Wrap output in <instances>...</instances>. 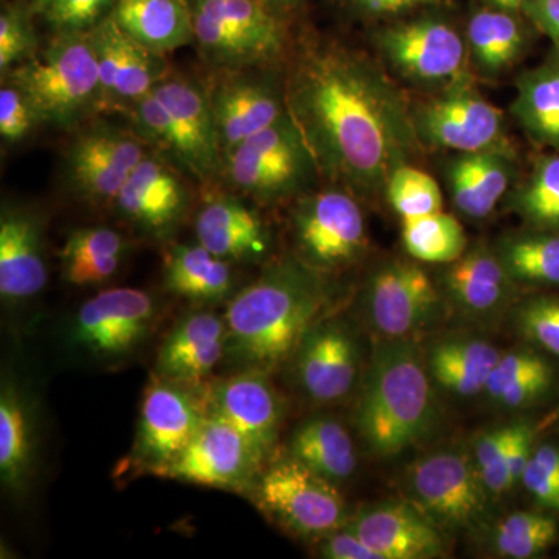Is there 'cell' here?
Wrapping results in <instances>:
<instances>
[{"mask_svg": "<svg viewBox=\"0 0 559 559\" xmlns=\"http://www.w3.org/2000/svg\"><path fill=\"white\" fill-rule=\"evenodd\" d=\"M385 193L401 218L429 215L441 210L439 183L428 173L407 164L401 165L390 176Z\"/></svg>", "mask_w": 559, "mask_h": 559, "instance_id": "43", "label": "cell"}, {"mask_svg": "<svg viewBox=\"0 0 559 559\" xmlns=\"http://www.w3.org/2000/svg\"><path fill=\"white\" fill-rule=\"evenodd\" d=\"M502 263L511 277L559 285V235H532L503 246Z\"/></svg>", "mask_w": 559, "mask_h": 559, "instance_id": "39", "label": "cell"}, {"mask_svg": "<svg viewBox=\"0 0 559 559\" xmlns=\"http://www.w3.org/2000/svg\"><path fill=\"white\" fill-rule=\"evenodd\" d=\"M210 417L238 430L259 451L270 457L277 441L283 404L266 371L238 370L207 385Z\"/></svg>", "mask_w": 559, "mask_h": 559, "instance_id": "17", "label": "cell"}, {"mask_svg": "<svg viewBox=\"0 0 559 559\" xmlns=\"http://www.w3.org/2000/svg\"><path fill=\"white\" fill-rule=\"evenodd\" d=\"M186 173L167 157L151 151L120 190L114 210L142 237L170 241L189 216L190 190Z\"/></svg>", "mask_w": 559, "mask_h": 559, "instance_id": "15", "label": "cell"}, {"mask_svg": "<svg viewBox=\"0 0 559 559\" xmlns=\"http://www.w3.org/2000/svg\"><path fill=\"white\" fill-rule=\"evenodd\" d=\"M130 241L108 226L79 227L70 231L60 252L62 278L73 286H97L120 270Z\"/></svg>", "mask_w": 559, "mask_h": 559, "instance_id": "30", "label": "cell"}, {"mask_svg": "<svg viewBox=\"0 0 559 559\" xmlns=\"http://www.w3.org/2000/svg\"><path fill=\"white\" fill-rule=\"evenodd\" d=\"M38 112L25 92L13 81L2 79L0 87V138L7 145L24 142L40 127Z\"/></svg>", "mask_w": 559, "mask_h": 559, "instance_id": "44", "label": "cell"}, {"mask_svg": "<svg viewBox=\"0 0 559 559\" xmlns=\"http://www.w3.org/2000/svg\"><path fill=\"white\" fill-rule=\"evenodd\" d=\"M250 495L264 513L300 535H325L344 522L345 503L336 484L294 457L261 471Z\"/></svg>", "mask_w": 559, "mask_h": 559, "instance_id": "10", "label": "cell"}, {"mask_svg": "<svg viewBox=\"0 0 559 559\" xmlns=\"http://www.w3.org/2000/svg\"><path fill=\"white\" fill-rule=\"evenodd\" d=\"M522 11L544 35L549 36L559 57V0H527Z\"/></svg>", "mask_w": 559, "mask_h": 559, "instance_id": "50", "label": "cell"}, {"mask_svg": "<svg viewBox=\"0 0 559 559\" xmlns=\"http://www.w3.org/2000/svg\"><path fill=\"white\" fill-rule=\"evenodd\" d=\"M532 429L525 425L514 426L509 450L491 465L480 468L481 484L495 492L507 491L522 479L525 466L532 457Z\"/></svg>", "mask_w": 559, "mask_h": 559, "instance_id": "45", "label": "cell"}, {"mask_svg": "<svg viewBox=\"0 0 559 559\" xmlns=\"http://www.w3.org/2000/svg\"><path fill=\"white\" fill-rule=\"evenodd\" d=\"M428 374L407 345H389L374 355L358 421L364 440L382 457L399 455L425 432L430 417Z\"/></svg>", "mask_w": 559, "mask_h": 559, "instance_id": "4", "label": "cell"}, {"mask_svg": "<svg viewBox=\"0 0 559 559\" xmlns=\"http://www.w3.org/2000/svg\"><path fill=\"white\" fill-rule=\"evenodd\" d=\"M509 271L502 260L485 250H474L455 260L447 275L451 293L471 310L484 311L496 307L507 288Z\"/></svg>", "mask_w": 559, "mask_h": 559, "instance_id": "36", "label": "cell"}, {"mask_svg": "<svg viewBox=\"0 0 559 559\" xmlns=\"http://www.w3.org/2000/svg\"><path fill=\"white\" fill-rule=\"evenodd\" d=\"M36 13L32 0H3L0 11V73L22 64L39 50L38 33L33 25Z\"/></svg>", "mask_w": 559, "mask_h": 559, "instance_id": "42", "label": "cell"}, {"mask_svg": "<svg viewBox=\"0 0 559 559\" xmlns=\"http://www.w3.org/2000/svg\"><path fill=\"white\" fill-rule=\"evenodd\" d=\"M551 370L533 353L514 352L500 356L489 373L485 392L509 407L532 403L549 389Z\"/></svg>", "mask_w": 559, "mask_h": 559, "instance_id": "37", "label": "cell"}, {"mask_svg": "<svg viewBox=\"0 0 559 559\" xmlns=\"http://www.w3.org/2000/svg\"><path fill=\"white\" fill-rule=\"evenodd\" d=\"M186 2H187V3H190V2H191V0H186Z\"/></svg>", "mask_w": 559, "mask_h": 559, "instance_id": "57", "label": "cell"}, {"mask_svg": "<svg viewBox=\"0 0 559 559\" xmlns=\"http://www.w3.org/2000/svg\"><path fill=\"white\" fill-rule=\"evenodd\" d=\"M290 457L336 484L356 468V452L347 429L333 418H312L294 432Z\"/></svg>", "mask_w": 559, "mask_h": 559, "instance_id": "33", "label": "cell"}, {"mask_svg": "<svg viewBox=\"0 0 559 559\" xmlns=\"http://www.w3.org/2000/svg\"><path fill=\"white\" fill-rule=\"evenodd\" d=\"M49 282L46 223L38 210L3 202L0 212V297L22 304Z\"/></svg>", "mask_w": 559, "mask_h": 559, "instance_id": "19", "label": "cell"}, {"mask_svg": "<svg viewBox=\"0 0 559 559\" xmlns=\"http://www.w3.org/2000/svg\"><path fill=\"white\" fill-rule=\"evenodd\" d=\"M349 2H352L356 9L366 11L367 7H369L373 0H349Z\"/></svg>", "mask_w": 559, "mask_h": 559, "instance_id": "56", "label": "cell"}, {"mask_svg": "<svg viewBox=\"0 0 559 559\" xmlns=\"http://www.w3.org/2000/svg\"><path fill=\"white\" fill-rule=\"evenodd\" d=\"M510 180L511 164L506 151L463 153L450 171L452 200L471 218H485L506 194Z\"/></svg>", "mask_w": 559, "mask_h": 559, "instance_id": "31", "label": "cell"}, {"mask_svg": "<svg viewBox=\"0 0 559 559\" xmlns=\"http://www.w3.org/2000/svg\"><path fill=\"white\" fill-rule=\"evenodd\" d=\"M234 266L198 241L197 245H173L164 260V288L193 304H219L235 294Z\"/></svg>", "mask_w": 559, "mask_h": 559, "instance_id": "28", "label": "cell"}, {"mask_svg": "<svg viewBox=\"0 0 559 559\" xmlns=\"http://www.w3.org/2000/svg\"><path fill=\"white\" fill-rule=\"evenodd\" d=\"M513 432L514 426H507V428L492 430L481 437L476 447L477 465L485 468L502 457L503 452L509 450Z\"/></svg>", "mask_w": 559, "mask_h": 559, "instance_id": "51", "label": "cell"}, {"mask_svg": "<svg viewBox=\"0 0 559 559\" xmlns=\"http://www.w3.org/2000/svg\"><path fill=\"white\" fill-rule=\"evenodd\" d=\"M349 530L381 559L430 558L441 549L437 530L407 506L367 510Z\"/></svg>", "mask_w": 559, "mask_h": 559, "instance_id": "27", "label": "cell"}, {"mask_svg": "<svg viewBox=\"0 0 559 559\" xmlns=\"http://www.w3.org/2000/svg\"><path fill=\"white\" fill-rule=\"evenodd\" d=\"M322 554L323 557L331 559H381L380 555L370 549L352 530L329 536L323 544Z\"/></svg>", "mask_w": 559, "mask_h": 559, "instance_id": "49", "label": "cell"}, {"mask_svg": "<svg viewBox=\"0 0 559 559\" xmlns=\"http://www.w3.org/2000/svg\"><path fill=\"white\" fill-rule=\"evenodd\" d=\"M117 0H51L40 16L53 32H90L112 13Z\"/></svg>", "mask_w": 559, "mask_h": 559, "instance_id": "46", "label": "cell"}, {"mask_svg": "<svg viewBox=\"0 0 559 559\" xmlns=\"http://www.w3.org/2000/svg\"><path fill=\"white\" fill-rule=\"evenodd\" d=\"M263 2L270 3L274 9L282 10L288 9V7L296 5L300 0H263Z\"/></svg>", "mask_w": 559, "mask_h": 559, "instance_id": "54", "label": "cell"}, {"mask_svg": "<svg viewBox=\"0 0 559 559\" xmlns=\"http://www.w3.org/2000/svg\"><path fill=\"white\" fill-rule=\"evenodd\" d=\"M286 105L319 175L353 193L385 190L414 153V117L377 64L344 47H308L285 81Z\"/></svg>", "mask_w": 559, "mask_h": 559, "instance_id": "1", "label": "cell"}, {"mask_svg": "<svg viewBox=\"0 0 559 559\" xmlns=\"http://www.w3.org/2000/svg\"><path fill=\"white\" fill-rule=\"evenodd\" d=\"M207 91L223 157L289 114L285 83L270 68L221 70Z\"/></svg>", "mask_w": 559, "mask_h": 559, "instance_id": "14", "label": "cell"}, {"mask_svg": "<svg viewBox=\"0 0 559 559\" xmlns=\"http://www.w3.org/2000/svg\"><path fill=\"white\" fill-rule=\"evenodd\" d=\"M131 127L92 119L76 128L66 150L64 176L72 193L92 207H112L132 171L151 153Z\"/></svg>", "mask_w": 559, "mask_h": 559, "instance_id": "8", "label": "cell"}, {"mask_svg": "<svg viewBox=\"0 0 559 559\" xmlns=\"http://www.w3.org/2000/svg\"><path fill=\"white\" fill-rule=\"evenodd\" d=\"M90 33L100 72L103 114L127 116L135 103L170 75L165 55L132 39L110 14Z\"/></svg>", "mask_w": 559, "mask_h": 559, "instance_id": "16", "label": "cell"}, {"mask_svg": "<svg viewBox=\"0 0 559 559\" xmlns=\"http://www.w3.org/2000/svg\"><path fill=\"white\" fill-rule=\"evenodd\" d=\"M481 479L468 459L455 452H440L417 463L412 487L423 506L452 525H468L485 507Z\"/></svg>", "mask_w": 559, "mask_h": 559, "instance_id": "25", "label": "cell"}, {"mask_svg": "<svg viewBox=\"0 0 559 559\" xmlns=\"http://www.w3.org/2000/svg\"><path fill=\"white\" fill-rule=\"evenodd\" d=\"M404 248L415 260L425 263H454L466 246L462 224L448 213L403 218Z\"/></svg>", "mask_w": 559, "mask_h": 559, "instance_id": "38", "label": "cell"}, {"mask_svg": "<svg viewBox=\"0 0 559 559\" xmlns=\"http://www.w3.org/2000/svg\"><path fill=\"white\" fill-rule=\"evenodd\" d=\"M153 94L170 117L173 164L202 186L219 180L223 150L207 84L170 73L157 84Z\"/></svg>", "mask_w": 559, "mask_h": 559, "instance_id": "12", "label": "cell"}, {"mask_svg": "<svg viewBox=\"0 0 559 559\" xmlns=\"http://www.w3.org/2000/svg\"><path fill=\"white\" fill-rule=\"evenodd\" d=\"M425 2L428 0H373L366 11L370 14H393L414 9Z\"/></svg>", "mask_w": 559, "mask_h": 559, "instance_id": "52", "label": "cell"}, {"mask_svg": "<svg viewBox=\"0 0 559 559\" xmlns=\"http://www.w3.org/2000/svg\"><path fill=\"white\" fill-rule=\"evenodd\" d=\"M197 241L231 264L260 263L270 255V227L246 198L237 193L213 194L194 219Z\"/></svg>", "mask_w": 559, "mask_h": 559, "instance_id": "21", "label": "cell"}, {"mask_svg": "<svg viewBox=\"0 0 559 559\" xmlns=\"http://www.w3.org/2000/svg\"><path fill=\"white\" fill-rule=\"evenodd\" d=\"M51 0H32L33 7H35L36 13L43 14L47 7L50 5Z\"/></svg>", "mask_w": 559, "mask_h": 559, "instance_id": "55", "label": "cell"}, {"mask_svg": "<svg viewBox=\"0 0 559 559\" xmlns=\"http://www.w3.org/2000/svg\"><path fill=\"white\" fill-rule=\"evenodd\" d=\"M226 320L213 311H191L173 326L157 352L154 374L202 385L226 358Z\"/></svg>", "mask_w": 559, "mask_h": 559, "instance_id": "23", "label": "cell"}, {"mask_svg": "<svg viewBox=\"0 0 559 559\" xmlns=\"http://www.w3.org/2000/svg\"><path fill=\"white\" fill-rule=\"evenodd\" d=\"M39 426L35 401L11 374L0 385V480L14 498L31 489L38 462Z\"/></svg>", "mask_w": 559, "mask_h": 559, "instance_id": "24", "label": "cell"}, {"mask_svg": "<svg viewBox=\"0 0 559 559\" xmlns=\"http://www.w3.org/2000/svg\"><path fill=\"white\" fill-rule=\"evenodd\" d=\"M385 58L401 75L421 83H443L460 75L465 44L450 24L417 20L393 25L381 33Z\"/></svg>", "mask_w": 559, "mask_h": 559, "instance_id": "20", "label": "cell"}, {"mask_svg": "<svg viewBox=\"0 0 559 559\" xmlns=\"http://www.w3.org/2000/svg\"><path fill=\"white\" fill-rule=\"evenodd\" d=\"M297 355V377L310 399L331 403L344 399L355 384L358 352L348 331L323 323L308 331Z\"/></svg>", "mask_w": 559, "mask_h": 559, "instance_id": "26", "label": "cell"}, {"mask_svg": "<svg viewBox=\"0 0 559 559\" xmlns=\"http://www.w3.org/2000/svg\"><path fill=\"white\" fill-rule=\"evenodd\" d=\"M316 175L314 157L288 114L224 154L221 180L246 200L275 204L300 194Z\"/></svg>", "mask_w": 559, "mask_h": 559, "instance_id": "6", "label": "cell"}, {"mask_svg": "<svg viewBox=\"0 0 559 559\" xmlns=\"http://www.w3.org/2000/svg\"><path fill=\"white\" fill-rule=\"evenodd\" d=\"M110 16L128 36L157 53L193 43V17L186 0H117Z\"/></svg>", "mask_w": 559, "mask_h": 559, "instance_id": "29", "label": "cell"}, {"mask_svg": "<svg viewBox=\"0 0 559 559\" xmlns=\"http://www.w3.org/2000/svg\"><path fill=\"white\" fill-rule=\"evenodd\" d=\"M489 2H491L492 5L498 7V9L516 11L522 10V7H524V3L527 2V0H489Z\"/></svg>", "mask_w": 559, "mask_h": 559, "instance_id": "53", "label": "cell"}, {"mask_svg": "<svg viewBox=\"0 0 559 559\" xmlns=\"http://www.w3.org/2000/svg\"><path fill=\"white\" fill-rule=\"evenodd\" d=\"M521 329L525 334L559 358V299H536L521 311Z\"/></svg>", "mask_w": 559, "mask_h": 559, "instance_id": "48", "label": "cell"}, {"mask_svg": "<svg viewBox=\"0 0 559 559\" xmlns=\"http://www.w3.org/2000/svg\"><path fill=\"white\" fill-rule=\"evenodd\" d=\"M43 124L73 130L103 114L100 72L90 32H53L49 43L11 69Z\"/></svg>", "mask_w": 559, "mask_h": 559, "instance_id": "3", "label": "cell"}, {"mask_svg": "<svg viewBox=\"0 0 559 559\" xmlns=\"http://www.w3.org/2000/svg\"><path fill=\"white\" fill-rule=\"evenodd\" d=\"M329 300L320 271L299 259L271 264L227 304L226 362L271 371L297 352Z\"/></svg>", "mask_w": 559, "mask_h": 559, "instance_id": "2", "label": "cell"}, {"mask_svg": "<svg viewBox=\"0 0 559 559\" xmlns=\"http://www.w3.org/2000/svg\"><path fill=\"white\" fill-rule=\"evenodd\" d=\"M414 123L417 134L441 148L460 153L502 150V112L469 90L448 92L429 102Z\"/></svg>", "mask_w": 559, "mask_h": 559, "instance_id": "18", "label": "cell"}, {"mask_svg": "<svg viewBox=\"0 0 559 559\" xmlns=\"http://www.w3.org/2000/svg\"><path fill=\"white\" fill-rule=\"evenodd\" d=\"M499 358L498 348L488 342H448L433 349L430 369L443 388L469 396L487 388L489 373Z\"/></svg>", "mask_w": 559, "mask_h": 559, "instance_id": "34", "label": "cell"}, {"mask_svg": "<svg viewBox=\"0 0 559 559\" xmlns=\"http://www.w3.org/2000/svg\"><path fill=\"white\" fill-rule=\"evenodd\" d=\"M513 11L480 10L471 17L468 44L474 61L484 72L498 73L510 68L525 46L524 27Z\"/></svg>", "mask_w": 559, "mask_h": 559, "instance_id": "35", "label": "cell"}, {"mask_svg": "<svg viewBox=\"0 0 559 559\" xmlns=\"http://www.w3.org/2000/svg\"><path fill=\"white\" fill-rule=\"evenodd\" d=\"M557 538L558 525L551 518L518 511L500 522L496 546L503 557L528 559L549 549Z\"/></svg>", "mask_w": 559, "mask_h": 559, "instance_id": "41", "label": "cell"}, {"mask_svg": "<svg viewBox=\"0 0 559 559\" xmlns=\"http://www.w3.org/2000/svg\"><path fill=\"white\" fill-rule=\"evenodd\" d=\"M522 484L539 503L547 509L559 511V450L544 444L533 452Z\"/></svg>", "mask_w": 559, "mask_h": 559, "instance_id": "47", "label": "cell"}, {"mask_svg": "<svg viewBox=\"0 0 559 559\" xmlns=\"http://www.w3.org/2000/svg\"><path fill=\"white\" fill-rule=\"evenodd\" d=\"M293 234L299 260L320 272L344 266L366 245L358 202L337 189L301 194L293 213Z\"/></svg>", "mask_w": 559, "mask_h": 559, "instance_id": "11", "label": "cell"}, {"mask_svg": "<svg viewBox=\"0 0 559 559\" xmlns=\"http://www.w3.org/2000/svg\"><path fill=\"white\" fill-rule=\"evenodd\" d=\"M207 417V385L153 374L143 392L130 465L157 476L186 450Z\"/></svg>", "mask_w": 559, "mask_h": 559, "instance_id": "9", "label": "cell"}, {"mask_svg": "<svg viewBox=\"0 0 559 559\" xmlns=\"http://www.w3.org/2000/svg\"><path fill=\"white\" fill-rule=\"evenodd\" d=\"M264 462L238 430L209 415L186 450L157 477L250 495Z\"/></svg>", "mask_w": 559, "mask_h": 559, "instance_id": "13", "label": "cell"}, {"mask_svg": "<svg viewBox=\"0 0 559 559\" xmlns=\"http://www.w3.org/2000/svg\"><path fill=\"white\" fill-rule=\"evenodd\" d=\"M513 116L533 142L559 153V57L522 73Z\"/></svg>", "mask_w": 559, "mask_h": 559, "instance_id": "32", "label": "cell"}, {"mask_svg": "<svg viewBox=\"0 0 559 559\" xmlns=\"http://www.w3.org/2000/svg\"><path fill=\"white\" fill-rule=\"evenodd\" d=\"M522 215L546 229H559V153L543 157L516 194Z\"/></svg>", "mask_w": 559, "mask_h": 559, "instance_id": "40", "label": "cell"}, {"mask_svg": "<svg viewBox=\"0 0 559 559\" xmlns=\"http://www.w3.org/2000/svg\"><path fill=\"white\" fill-rule=\"evenodd\" d=\"M193 43L215 72L271 68L288 47L278 10L263 0H191Z\"/></svg>", "mask_w": 559, "mask_h": 559, "instance_id": "5", "label": "cell"}, {"mask_svg": "<svg viewBox=\"0 0 559 559\" xmlns=\"http://www.w3.org/2000/svg\"><path fill=\"white\" fill-rule=\"evenodd\" d=\"M436 286L418 264L393 261L374 272L369 285V311L378 331L401 337L421 325L436 308Z\"/></svg>", "mask_w": 559, "mask_h": 559, "instance_id": "22", "label": "cell"}, {"mask_svg": "<svg viewBox=\"0 0 559 559\" xmlns=\"http://www.w3.org/2000/svg\"><path fill=\"white\" fill-rule=\"evenodd\" d=\"M159 316V301L148 290L106 289L84 301L72 316L66 344L94 362H121L150 341Z\"/></svg>", "mask_w": 559, "mask_h": 559, "instance_id": "7", "label": "cell"}]
</instances>
